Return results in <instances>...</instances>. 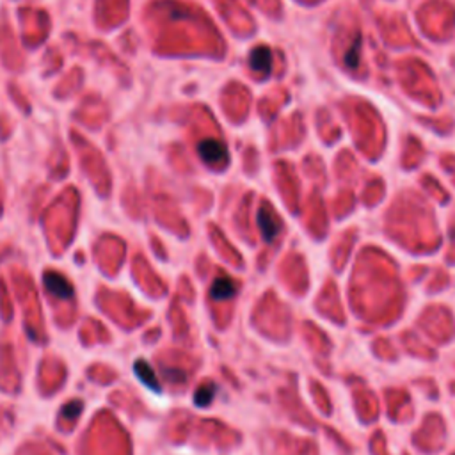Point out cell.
Listing matches in <instances>:
<instances>
[{
    "instance_id": "6da1fadb",
    "label": "cell",
    "mask_w": 455,
    "mask_h": 455,
    "mask_svg": "<svg viewBox=\"0 0 455 455\" xmlns=\"http://www.w3.org/2000/svg\"><path fill=\"white\" fill-rule=\"evenodd\" d=\"M197 151H200V157L203 158L204 162L214 167L226 166L227 158H230L226 146L216 139H206L203 143H200Z\"/></svg>"
},
{
    "instance_id": "7a4b0ae2",
    "label": "cell",
    "mask_w": 455,
    "mask_h": 455,
    "mask_svg": "<svg viewBox=\"0 0 455 455\" xmlns=\"http://www.w3.org/2000/svg\"><path fill=\"white\" fill-rule=\"evenodd\" d=\"M258 224L265 242H272L279 233V219L269 204H263L258 212Z\"/></svg>"
},
{
    "instance_id": "3957f363",
    "label": "cell",
    "mask_w": 455,
    "mask_h": 455,
    "mask_svg": "<svg viewBox=\"0 0 455 455\" xmlns=\"http://www.w3.org/2000/svg\"><path fill=\"white\" fill-rule=\"evenodd\" d=\"M45 285H47V290L52 293V295H57L59 299H70L74 295V288L68 281H66L62 276L59 274H47L45 278Z\"/></svg>"
},
{
    "instance_id": "277c9868",
    "label": "cell",
    "mask_w": 455,
    "mask_h": 455,
    "mask_svg": "<svg viewBox=\"0 0 455 455\" xmlns=\"http://www.w3.org/2000/svg\"><path fill=\"white\" fill-rule=\"evenodd\" d=\"M249 64L255 71H260L263 75H269L270 68H272V54L267 47H258L251 52L249 57Z\"/></svg>"
},
{
    "instance_id": "5b68a950",
    "label": "cell",
    "mask_w": 455,
    "mask_h": 455,
    "mask_svg": "<svg viewBox=\"0 0 455 455\" xmlns=\"http://www.w3.org/2000/svg\"><path fill=\"white\" fill-rule=\"evenodd\" d=\"M237 292V286L233 283V279L226 278H217L216 283L210 288V293H212V298L217 299V301H226V299H232Z\"/></svg>"
},
{
    "instance_id": "8992f818",
    "label": "cell",
    "mask_w": 455,
    "mask_h": 455,
    "mask_svg": "<svg viewBox=\"0 0 455 455\" xmlns=\"http://www.w3.org/2000/svg\"><path fill=\"white\" fill-rule=\"evenodd\" d=\"M135 372H137V375L141 377V381H143L146 386H150L151 390L160 391V384H158L157 377H155V374H153V370H151V368L148 367L146 361H137V363H135Z\"/></svg>"
},
{
    "instance_id": "52a82bcc",
    "label": "cell",
    "mask_w": 455,
    "mask_h": 455,
    "mask_svg": "<svg viewBox=\"0 0 455 455\" xmlns=\"http://www.w3.org/2000/svg\"><path fill=\"white\" fill-rule=\"evenodd\" d=\"M216 391H217V386L214 384V382L203 384L200 390H197L196 397H194V402H196V405H200V407H204V405H209L210 402L214 400V397H216Z\"/></svg>"
},
{
    "instance_id": "ba28073f",
    "label": "cell",
    "mask_w": 455,
    "mask_h": 455,
    "mask_svg": "<svg viewBox=\"0 0 455 455\" xmlns=\"http://www.w3.org/2000/svg\"><path fill=\"white\" fill-rule=\"evenodd\" d=\"M80 411H82L80 402H74V404L66 405L64 411H62V414H64V416H68V414L71 413V420H74V418H77L78 414H80Z\"/></svg>"
},
{
    "instance_id": "9c48e42d",
    "label": "cell",
    "mask_w": 455,
    "mask_h": 455,
    "mask_svg": "<svg viewBox=\"0 0 455 455\" xmlns=\"http://www.w3.org/2000/svg\"><path fill=\"white\" fill-rule=\"evenodd\" d=\"M358 52H359V43H356L351 54H349V52H347V57H345V61H347V64H351V66L358 64Z\"/></svg>"
}]
</instances>
